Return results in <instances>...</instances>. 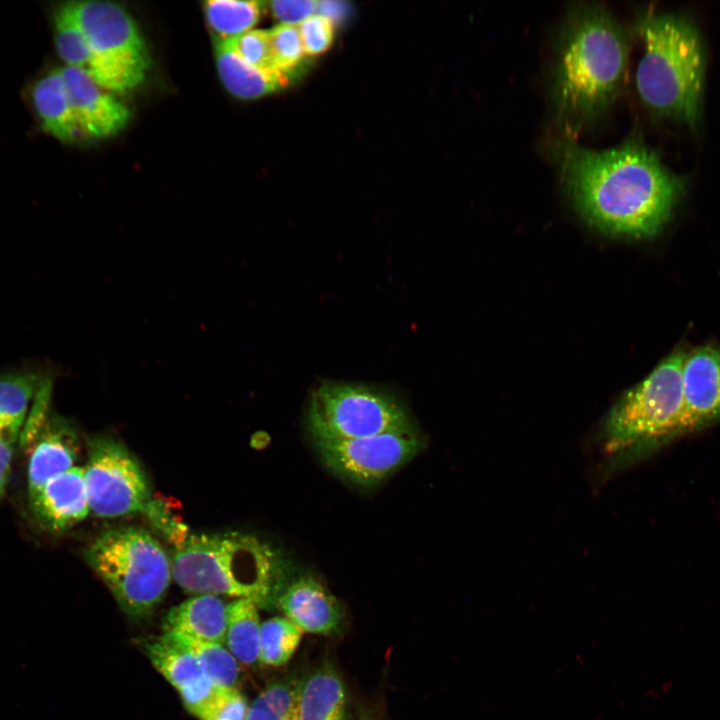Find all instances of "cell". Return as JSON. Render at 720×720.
Here are the masks:
<instances>
[{
  "label": "cell",
  "mask_w": 720,
  "mask_h": 720,
  "mask_svg": "<svg viewBox=\"0 0 720 720\" xmlns=\"http://www.w3.org/2000/svg\"><path fill=\"white\" fill-rule=\"evenodd\" d=\"M685 353L679 350L670 354L609 411L600 446L610 471L622 469L684 434Z\"/></svg>",
  "instance_id": "obj_5"
},
{
  "label": "cell",
  "mask_w": 720,
  "mask_h": 720,
  "mask_svg": "<svg viewBox=\"0 0 720 720\" xmlns=\"http://www.w3.org/2000/svg\"><path fill=\"white\" fill-rule=\"evenodd\" d=\"M17 433H0V498L3 496L11 468L13 448Z\"/></svg>",
  "instance_id": "obj_34"
},
{
  "label": "cell",
  "mask_w": 720,
  "mask_h": 720,
  "mask_svg": "<svg viewBox=\"0 0 720 720\" xmlns=\"http://www.w3.org/2000/svg\"><path fill=\"white\" fill-rule=\"evenodd\" d=\"M629 43L623 26L600 5L574 8L562 28L553 70V104L565 138L591 126L624 82Z\"/></svg>",
  "instance_id": "obj_2"
},
{
  "label": "cell",
  "mask_w": 720,
  "mask_h": 720,
  "mask_svg": "<svg viewBox=\"0 0 720 720\" xmlns=\"http://www.w3.org/2000/svg\"><path fill=\"white\" fill-rule=\"evenodd\" d=\"M60 69L81 134L106 138L125 128L130 111L118 97L80 69Z\"/></svg>",
  "instance_id": "obj_12"
},
{
  "label": "cell",
  "mask_w": 720,
  "mask_h": 720,
  "mask_svg": "<svg viewBox=\"0 0 720 720\" xmlns=\"http://www.w3.org/2000/svg\"><path fill=\"white\" fill-rule=\"evenodd\" d=\"M27 467L29 497L47 482L74 467L79 444L73 426L59 416H48L32 440Z\"/></svg>",
  "instance_id": "obj_14"
},
{
  "label": "cell",
  "mask_w": 720,
  "mask_h": 720,
  "mask_svg": "<svg viewBox=\"0 0 720 720\" xmlns=\"http://www.w3.org/2000/svg\"><path fill=\"white\" fill-rule=\"evenodd\" d=\"M250 705L237 688H216L196 713L199 720H247Z\"/></svg>",
  "instance_id": "obj_30"
},
{
  "label": "cell",
  "mask_w": 720,
  "mask_h": 720,
  "mask_svg": "<svg viewBox=\"0 0 720 720\" xmlns=\"http://www.w3.org/2000/svg\"><path fill=\"white\" fill-rule=\"evenodd\" d=\"M122 611L141 618L163 599L172 578L164 548L149 532L133 526L104 530L85 551Z\"/></svg>",
  "instance_id": "obj_6"
},
{
  "label": "cell",
  "mask_w": 720,
  "mask_h": 720,
  "mask_svg": "<svg viewBox=\"0 0 720 720\" xmlns=\"http://www.w3.org/2000/svg\"><path fill=\"white\" fill-rule=\"evenodd\" d=\"M296 708L298 720H350L346 686L332 663L299 677Z\"/></svg>",
  "instance_id": "obj_17"
},
{
  "label": "cell",
  "mask_w": 720,
  "mask_h": 720,
  "mask_svg": "<svg viewBox=\"0 0 720 720\" xmlns=\"http://www.w3.org/2000/svg\"><path fill=\"white\" fill-rule=\"evenodd\" d=\"M228 41L233 50L249 65L289 83L290 80L282 76L275 67L268 31L250 30Z\"/></svg>",
  "instance_id": "obj_29"
},
{
  "label": "cell",
  "mask_w": 720,
  "mask_h": 720,
  "mask_svg": "<svg viewBox=\"0 0 720 720\" xmlns=\"http://www.w3.org/2000/svg\"><path fill=\"white\" fill-rule=\"evenodd\" d=\"M360 720H374V718L366 711H363Z\"/></svg>",
  "instance_id": "obj_36"
},
{
  "label": "cell",
  "mask_w": 720,
  "mask_h": 720,
  "mask_svg": "<svg viewBox=\"0 0 720 720\" xmlns=\"http://www.w3.org/2000/svg\"><path fill=\"white\" fill-rule=\"evenodd\" d=\"M142 647L155 669L175 688L185 708L195 716L217 687L194 656L162 636L144 641Z\"/></svg>",
  "instance_id": "obj_16"
},
{
  "label": "cell",
  "mask_w": 720,
  "mask_h": 720,
  "mask_svg": "<svg viewBox=\"0 0 720 720\" xmlns=\"http://www.w3.org/2000/svg\"><path fill=\"white\" fill-rule=\"evenodd\" d=\"M32 100L47 133L64 143L77 140L81 132L60 68L49 71L37 80L33 86Z\"/></svg>",
  "instance_id": "obj_19"
},
{
  "label": "cell",
  "mask_w": 720,
  "mask_h": 720,
  "mask_svg": "<svg viewBox=\"0 0 720 720\" xmlns=\"http://www.w3.org/2000/svg\"><path fill=\"white\" fill-rule=\"evenodd\" d=\"M335 25L321 15H312L298 25L304 51L307 56L326 52L334 40Z\"/></svg>",
  "instance_id": "obj_31"
},
{
  "label": "cell",
  "mask_w": 720,
  "mask_h": 720,
  "mask_svg": "<svg viewBox=\"0 0 720 720\" xmlns=\"http://www.w3.org/2000/svg\"><path fill=\"white\" fill-rule=\"evenodd\" d=\"M562 184L577 210L599 230L655 235L669 218L683 181L639 139L593 150L563 138L553 147Z\"/></svg>",
  "instance_id": "obj_1"
},
{
  "label": "cell",
  "mask_w": 720,
  "mask_h": 720,
  "mask_svg": "<svg viewBox=\"0 0 720 720\" xmlns=\"http://www.w3.org/2000/svg\"><path fill=\"white\" fill-rule=\"evenodd\" d=\"M316 12L329 19L334 25L344 19L347 7L343 2L320 1L317 2Z\"/></svg>",
  "instance_id": "obj_35"
},
{
  "label": "cell",
  "mask_w": 720,
  "mask_h": 720,
  "mask_svg": "<svg viewBox=\"0 0 720 720\" xmlns=\"http://www.w3.org/2000/svg\"><path fill=\"white\" fill-rule=\"evenodd\" d=\"M214 50L221 82L237 98L256 99L288 85L286 80L245 62L233 50L228 39H216Z\"/></svg>",
  "instance_id": "obj_20"
},
{
  "label": "cell",
  "mask_w": 720,
  "mask_h": 720,
  "mask_svg": "<svg viewBox=\"0 0 720 720\" xmlns=\"http://www.w3.org/2000/svg\"><path fill=\"white\" fill-rule=\"evenodd\" d=\"M84 479L90 511L99 517L144 513L152 499L146 474L118 441L95 436L88 441Z\"/></svg>",
  "instance_id": "obj_9"
},
{
  "label": "cell",
  "mask_w": 720,
  "mask_h": 720,
  "mask_svg": "<svg viewBox=\"0 0 720 720\" xmlns=\"http://www.w3.org/2000/svg\"><path fill=\"white\" fill-rule=\"evenodd\" d=\"M164 631L224 644L226 604L214 595H194L172 607L163 622Z\"/></svg>",
  "instance_id": "obj_18"
},
{
  "label": "cell",
  "mask_w": 720,
  "mask_h": 720,
  "mask_svg": "<svg viewBox=\"0 0 720 720\" xmlns=\"http://www.w3.org/2000/svg\"><path fill=\"white\" fill-rule=\"evenodd\" d=\"M302 631L285 617L261 623L259 662L272 667L286 664L296 651Z\"/></svg>",
  "instance_id": "obj_27"
},
{
  "label": "cell",
  "mask_w": 720,
  "mask_h": 720,
  "mask_svg": "<svg viewBox=\"0 0 720 720\" xmlns=\"http://www.w3.org/2000/svg\"><path fill=\"white\" fill-rule=\"evenodd\" d=\"M317 1L311 0H278L270 2V9L281 24H300L316 12Z\"/></svg>",
  "instance_id": "obj_33"
},
{
  "label": "cell",
  "mask_w": 720,
  "mask_h": 720,
  "mask_svg": "<svg viewBox=\"0 0 720 720\" xmlns=\"http://www.w3.org/2000/svg\"><path fill=\"white\" fill-rule=\"evenodd\" d=\"M54 41L57 53L66 66L90 74L93 54L70 2L63 3L54 14Z\"/></svg>",
  "instance_id": "obj_25"
},
{
  "label": "cell",
  "mask_w": 720,
  "mask_h": 720,
  "mask_svg": "<svg viewBox=\"0 0 720 720\" xmlns=\"http://www.w3.org/2000/svg\"><path fill=\"white\" fill-rule=\"evenodd\" d=\"M151 524L169 541L180 547L187 539V528L172 514L166 502L160 498H152L145 512Z\"/></svg>",
  "instance_id": "obj_32"
},
{
  "label": "cell",
  "mask_w": 720,
  "mask_h": 720,
  "mask_svg": "<svg viewBox=\"0 0 720 720\" xmlns=\"http://www.w3.org/2000/svg\"><path fill=\"white\" fill-rule=\"evenodd\" d=\"M34 517L53 532L64 531L90 512L84 467L74 466L29 497Z\"/></svg>",
  "instance_id": "obj_15"
},
{
  "label": "cell",
  "mask_w": 720,
  "mask_h": 720,
  "mask_svg": "<svg viewBox=\"0 0 720 720\" xmlns=\"http://www.w3.org/2000/svg\"><path fill=\"white\" fill-rule=\"evenodd\" d=\"M683 433L720 420V349L706 345L685 353L682 364Z\"/></svg>",
  "instance_id": "obj_11"
},
{
  "label": "cell",
  "mask_w": 720,
  "mask_h": 720,
  "mask_svg": "<svg viewBox=\"0 0 720 720\" xmlns=\"http://www.w3.org/2000/svg\"><path fill=\"white\" fill-rule=\"evenodd\" d=\"M261 1L213 0L203 4L204 16L216 39H230L250 31L259 21Z\"/></svg>",
  "instance_id": "obj_24"
},
{
  "label": "cell",
  "mask_w": 720,
  "mask_h": 720,
  "mask_svg": "<svg viewBox=\"0 0 720 720\" xmlns=\"http://www.w3.org/2000/svg\"><path fill=\"white\" fill-rule=\"evenodd\" d=\"M172 578L194 595L276 600L289 582L283 559L270 545L240 532L192 534L171 560Z\"/></svg>",
  "instance_id": "obj_3"
},
{
  "label": "cell",
  "mask_w": 720,
  "mask_h": 720,
  "mask_svg": "<svg viewBox=\"0 0 720 720\" xmlns=\"http://www.w3.org/2000/svg\"><path fill=\"white\" fill-rule=\"evenodd\" d=\"M638 30L644 43L635 78L640 98L657 114L694 125L705 66L697 30L671 14H647Z\"/></svg>",
  "instance_id": "obj_4"
},
{
  "label": "cell",
  "mask_w": 720,
  "mask_h": 720,
  "mask_svg": "<svg viewBox=\"0 0 720 720\" xmlns=\"http://www.w3.org/2000/svg\"><path fill=\"white\" fill-rule=\"evenodd\" d=\"M48 380L32 370L0 375V433H20L32 399Z\"/></svg>",
  "instance_id": "obj_22"
},
{
  "label": "cell",
  "mask_w": 720,
  "mask_h": 720,
  "mask_svg": "<svg viewBox=\"0 0 720 720\" xmlns=\"http://www.w3.org/2000/svg\"><path fill=\"white\" fill-rule=\"evenodd\" d=\"M268 32L275 67L282 76L291 80L305 63L306 53L299 28L296 25L279 24Z\"/></svg>",
  "instance_id": "obj_28"
},
{
  "label": "cell",
  "mask_w": 720,
  "mask_h": 720,
  "mask_svg": "<svg viewBox=\"0 0 720 720\" xmlns=\"http://www.w3.org/2000/svg\"><path fill=\"white\" fill-rule=\"evenodd\" d=\"M261 622L257 603L248 598L226 605L225 647L239 662L251 666L259 662Z\"/></svg>",
  "instance_id": "obj_21"
},
{
  "label": "cell",
  "mask_w": 720,
  "mask_h": 720,
  "mask_svg": "<svg viewBox=\"0 0 720 720\" xmlns=\"http://www.w3.org/2000/svg\"><path fill=\"white\" fill-rule=\"evenodd\" d=\"M70 5L93 54L88 76L115 93L142 84L151 59L132 15L109 1H71Z\"/></svg>",
  "instance_id": "obj_7"
},
{
  "label": "cell",
  "mask_w": 720,
  "mask_h": 720,
  "mask_svg": "<svg viewBox=\"0 0 720 720\" xmlns=\"http://www.w3.org/2000/svg\"><path fill=\"white\" fill-rule=\"evenodd\" d=\"M307 425L313 441L363 438L414 428L393 394L356 383L327 381L311 393Z\"/></svg>",
  "instance_id": "obj_8"
},
{
  "label": "cell",
  "mask_w": 720,
  "mask_h": 720,
  "mask_svg": "<svg viewBox=\"0 0 720 720\" xmlns=\"http://www.w3.org/2000/svg\"><path fill=\"white\" fill-rule=\"evenodd\" d=\"M313 442L328 470L361 487L378 484L425 447V439L415 427L363 438Z\"/></svg>",
  "instance_id": "obj_10"
},
{
  "label": "cell",
  "mask_w": 720,
  "mask_h": 720,
  "mask_svg": "<svg viewBox=\"0 0 720 720\" xmlns=\"http://www.w3.org/2000/svg\"><path fill=\"white\" fill-rule=\"evenodd\" d=\"M298 681L287 675L269 683L250 704L247 720H298Z\"/></svg>",
  "instance_id": "obj_26"
},
{
  "label": "cell",
  "mask_w": 720,
  "mask_h": 720,
  "mask_svg": "<svg viewBox=\"0 0 720 720\" xmlns=\"http://www.w3.org/2000/svg\"><path fill=\"white\" fill-rule=\"evenodd\" d=\"M162 637L191 653L215 687L236 688L240 664L224 644L194 639L173 631H164Z\"/></svg>",
  "instance_id": "obj_23"
},
{
  "label": "cell",
  "mask_w": 720,
  "mask_h": 720,
  "mask_svg": "<svg viewBox=\"0 0 720 720\" xmlns=\"http://www.w3.org/2000/svg\"><path fill=\"white\" fill-rule=\"evenodd\" d=\"M276 604L285 618L302 632L319 635L337 633L344 619L341 603L312 574L290 579L279 594Z\"/></svg>",
  "instance_id": "obj_13"
}]
</instances>
